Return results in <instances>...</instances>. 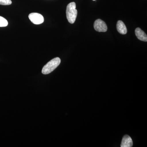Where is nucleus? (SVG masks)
<instances>
[{"label":"nucleus","instance_id":"nucleus-1","mask_svg":"<svg viewBox=\"0 0 147 147\" xmlns=\"http://www.w3.org/2000/svg\"><path fill=\"white\" fill-rule=\"evenodd\" d=\"M66 17L70 24H73L76 21L77 16V10L75 2L69 3L66 9Z\"/></svg>","mask_w":147,"mask_h":147},{"label":"nucleus","instance_id":"nucleus-6","mask_svg":"<svg viewBox=\"0 0 147 147\" xmlns=\"http://www.w3.org/2000/svg\"><path fill=\"white\" fill-rule=\"evenodd\" d=\"M135 35L139 40L147 42V35L144 31L142 30V29L139 28H137L135 30Z\"/></svg>","mask_w":147,"mask_h":147},{"label":"nucleus","instance_id":"nucleus-9","mask_svg":"<svg viewBox=\"0 0 147 147\" xmlns=\"http://www.w3.org/2000/svg\"><path fill=\"white\" fill-rule=\"evenodd\" d=\"M12 3L11 0H0V5H10Z\"/></svg>","mask_w":147,"mask_h":147},{"label":"nucleus","instance_id":"nucleus-8","mask_svg":"<svg viewBox=\"0 0 147 147\" xmlns=\"http://www.w3.org/2000/svg\"><path fill=\"white\" fill-rule=\"evenodd\" d=\"M8 21L3 17L0 16V27H5L8 25Z\"/></svg>","mask_w":147,"mask_h":147},{"label":"nucleus","instance_id":"nucleus-10","mask_svg":"<svg viewBox=\"0 0 147 147\" xmlns=\"http://www.w3.org/2000/svg\"><path fill=\"white\" fill-rule=\"evenodd\" d=\"M92 1H95L96 0H92Z\"/></svg>","mask_w":147,"mask_h":147},{"label":"nucleus","instance_id":"nucleus-4","mask_svg":"<svg viewBox=\"0 0 147 147\" xmlns=\"http://www.w3.org/2000/svg\"><path fill=\"white\" fill-rule=\"evenodd\" d=\"M94 27L95 30L98 32H105L108 30V27L105 22L100 19L95 21Z\"/></svg>","mask_w":147,"mask_h":147},{"label":"nucleus","instance_id":"nucleus-2","mask_svg":"<svg viewBox=\"0 0 147 147\" xmlns=\"http://www.w3.org/2000/svg\"><path fill=\"white\" fill-rule=\"evenodd\" d=\"M61 61L59 57H56L51 60L43 67L42 73L44 74H49L51 73L59 65Z\"/></svg>","mask_w":147,"mask_h":147},{"label":"nucleus","instance_id":"nucleus-7","mask_svg":"<svg viewBox=\"0 0 147 147\" xmlns=\"http://www.w3.org/2000/svg\"><path fill=\"white\" fill-rule=\"evenodd\" d=\"M117 28L118 31L122 34H125L127 33L126 26L122 21L119 20L117 23Z\"/></svg>","mask_w":147,"mask_h":147},{"label":"nucleus","instance_id":"nucleus-5","mask_svg":"<svg viewBox=\"0 0 147 147\" xmlns=\"http://www.w3.org/2000/svg\"><path fill=\"white\" fill-rule=\"evenodd\" d=\"M133 146V142L131 137L127 135H125L123 138L121 144V147H131Z\"/></svg>","mask_w":147,"mask_h":147},{"label":"nucleus","instance_id":"nucleus-3","mask_svg":"<svg viewBox=\"0 0 147 147\" xmlns=\"http://www.w3.org/2000/svg\"><path fill=\"white\" fill-rule=\"evenodd\" d=\"M29 18L33 24L36 25L42 24L44 21V18L41 14L37 13H32L29 15Z\"/></svg>","mask_w":147,"mask_h":147}]
</instances>
